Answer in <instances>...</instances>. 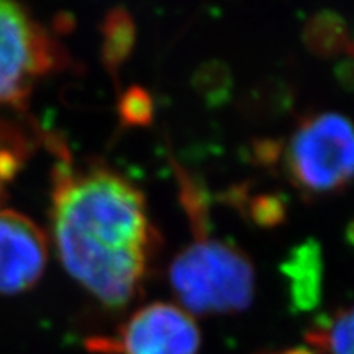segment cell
Returning <instances> with one entry per match:
<instances>
[{"label": "cell", "instance_id": "cell-1", "mask_svg": "<svg viewBox=\"0 0 354 354\" xmlns=\"http://www.w3.org/2000/svg\"><path fill=\"white\" fill-rule=\"evenodd\" d=\"M53 240L64 269L109 308H123L143 286L158 234L143 192L100 162L53 172Z\"/></svg>", "mask_w": 354, "mask_h": 354}, {"label": "cell", "instance_id": "cell-2", "mask_svg": "<svg viewBox=\"0 0 354 354\" xmlns=\"http://www.w3.org/2000/svg\"><path fill=\"white\" fill-rule=\"evenodd\" d=\"M198 238L172 261L171 287L190 315H230L254 299L256 272L245 251L227 241Z\"/></svg>", "mask_w": 354, "mask_h": 354}, {"label": "cell", "instance_id": "cell-3", "mask_svg": "<svg viewBox=\"0 0 354 354\" xmlns=\"http://www.w3.org/2000/svg\"><path fill=\"white\" fill-rule=\"evenodd\" d=\"M289 183L307 197L342 192L354 180V123L342 113L305 117L281 148Z\"/></svg>", "mask_w": 354, "mask_h": 354}, {"label": "cell", "instance_id": "cell-4", "mask_svg": "<svg viewBox=\"0 0 354 354\" xmlns=\"http://www.w3.org/2000/svg\"><path fill=\"white\" fill-rule=\"evenodd\" d=\"M66 66V53L19 3L0 0V107H21L35 84Z\"/></svg>", "mask_w": 354, "mask_h": 354}, {"label": "cell", "instance_id": "cell-5", "mask_svg": "<svg viewBox=\"0 0 354 354\" xmlns=\"http://www.w3.org/2000/svg\"><path fill=\"white\" fill-rule=\"evenodd\" d=\"M201 331L183 307L153 302L136 310L113 338L94 339L92 349L110 354H197Z\"/></svg>", "mask_w": 354, "mask_h": 354}, {"label": "cell", "instance_id": "cell-6", "mask_svg": "<svg viewBox=\"0 0 354 354\" xmlns=\"http://www.w3.org/2000/svg\"><path fill=\"white\" fill-rule=\"evenodd\" d=\"M46 234L28 216L0 210V294L17 295L38 284L48 264Z\"/></svg>", "mask_w": 354, "mask_h": 354}, {"label": "cell", "instance_id": "cell-7", "mask_svg": "<svg viewBox=\"0 0 354 354\" xmlns=\"http://www.w3.org/2000/svg\"><path fill=\"white\" fill-rule=\"evenodd\" d=\"M290 302L299 310L315 308L322 299L323 258L317 241L307 240L290 251L282 264Z\"/></svg>", "mask_w": 354, "mask_h": 354}, {"label": "cell", "instance_id": "cell-8", "mask_svg": "<svg viewBox=\"0 0 354 354\" xmlns=\"http://www.w3.org/2000/svg\"><path fill=\"white\" fill-rule=\"evenodd\" d=\"M305 339L318 354H354V307L322 318L307 331Z\"/></svg>", "mask_w": 354, "mask_h": 354}, {"label": "cell", "instance_id": "cell-9", "mask_svg": "<svg viewBox=\"0 0 354 354\" xmlns=\"http://www.w3.org/2000/svg\"><path fill=\"white\" fill-rule=\"evenodd\" d=\"M135 44V24L131 15L123 8H113L105 15L102 24V57L112 76L130 56Z\"/></svg>", "mask_w": 354, "mask_h": 354}, {"label": "cell", "instance_id": "cell-10", "mask_svg": "<svg viewBox=\"0 0 354 354\" xmlns=\"http://www.w3.org/2000/svg\"><path fill=\"white\" fill-rule=\"evenodd\" d=\"M305 43L317 55H338L344 50H353L349 41L346 25L342 17L333 12H323L313 17L305 26Z\"/></svg>", "mask_w": 354, "mask_h": 354}, {"label": "cell", "instance_id": "cell-11", "mask_svg": "<svg viewBox=\"0 0 354 354\" xmlns=\"http://www.w3.org/2000/svg\"><path fill=\"white\" fill-rule=\"evenodd\" d=\"M120 117L128 125H146L153 118V102L148 92L133 87L122 97Z\"/></svg>", "mask_w": 354, "mask_h": 354}, {"label": "cell", "instance_id": "cell-12", "mask_svg": "<svg viewBox=\"0 0 354 354\" xmlns=\"http://www.w3.org/2000/svg\"><path fill=\"white\" fill-rule=\"evenodd\" d=\"M272 354H318L317 351H313L310 346H299V348H292L287 349V351L282 353H272Z\"/></svg>", "mask_w": 354, "mask_h": 354}, {"label": "cell", "instance_id": "cell-13", "mask_svg": "<svg viewBox=\"0 0 354 354\" xmlns=\"http://www.w3.org/2000/svg\"><path fill=\"white\" fill-rule=\"evenodd\" d=\"M346 234H348V240H349V243H351V245L354 246V220L351 221V225H349V227H348V232H346Z\"/></svg>", "mask_w": 354, "mask_h": 354}]
</instances>
